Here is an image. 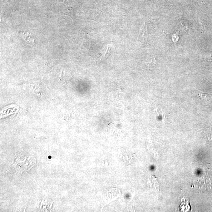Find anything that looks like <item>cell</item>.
<instances>
[{"label": "cell", "instance_id": "1", "mask_svg": "<svg viewBox=\"0 0 212 212\" xmlns=\"http://www.w3.org/2000/svg\"><path fill=\"white\" fill-rule=\"evenodd\" d=\"M199 91L198 96L200 97L201 100H203L204 101L209 103L210 101L211 97L210 94L206 93L203 92L202 91Z\"/></svg>", "mask_w": 212, "mask_h": 212}, {"label": "cell", "instance_id": "2", "mask_svg": "<svg viewBox=\"0 0 212 212\" xmlns=\"http://www.w3.org/2000/svg\"><path fill=\"white\" fill-rule=\"evenodd\" d=\"M140 33L142 34L143 36H147V23L145 22L142 26L141 30H140Z\"/></svg>", "mask_w": 212, "mask_h": 212}, {"label": "cell", "instance_id": "3", "mask_svg": "<svg viewBox=\"0 0 212 212\" xmlns=\"http://www.w3.org/2000/svg\"><path fill=\"white\" fill-rule=\"evenodd\" d=\"M110 50H111L110 47L108 46L107 50H106V53H105V57H106V56H107L108 55H109L110 51Z\"/></svg>", "mask_w": 212, "mask_h": 212}]
</instances>
